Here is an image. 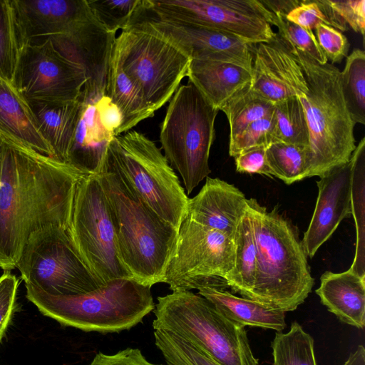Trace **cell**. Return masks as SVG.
<instances>
[{
    "mask_svg": "<svg viewBox=\"0 0 365 365\" xmlns=\"http://www.w3.org/2000/svg\"><path fill=\"white\" fill-rule=\"evenodd\" d=\"M250 84L235 94L220 108L229 122L230 141L252 123L273 114L274 104L255 93Z\"/></svg>",
    "mask_w": 365,
    "mask_h": 365,
    "instance_id": "f546056e",
    "label": "cell"
},
{
    "mask_svg": "<svg viewBox=\"0 0 365 365\" xmlns=\"http://www.w3.org/2000/svg\"><path fill=\"white\" fill-rule=\"evenodd\" d=\"M20 49L46 39L52 42L94 17L87 0H10Z\"/></svg>",
    "mask_w": 365,
    "mask_h": 365,
    "instance_id": "2e32d148",
    "label": "cell"
},
{
    "mask_svg": "<svg viewBox=\"0 0 365 365\" xmlns=\"http://www.w3.org/2000/svg\"><path fill=\"white\" fill-rule=\"evenodd\" d=\"M284 42L292 56L282 63L283 81L302 103L309 130L306 178H320L349 161L356 146V124L344 98L339 69L319 64Z\"/></svg>",
    "mask_w": 365,
    "mask_h": 365,
    "instance_id": "7a4b0ae2",
    "label": "cell"
},
{
    "mask_svg": "<svg viewBox=\"0 0 365 365\" xmlns=\"http://www.w3.org/2000/svg\"><path fill=\"white\" fill-rule=\"evenodd\" d=\"M343 365H365V348L363 345L358 346L356 350L350 354Z\"/></svg>",
    "mask_w": 365,
    "mask_h": 365,
    "instance_id": "c3c4849f",
    "label": "cell"
},
{
    "mask_svg": "<svg viewBox=\"0 0 365 365\" xmlns=\"http://www.w3.org/2000/svg\"><path fill=\"white\" fill-rule=\"evenodd\" d=\"M186 76L188 82L219 110L251 81V71L243 66L207 60L191 59Z\"/></svg>",
    "mask_w": 365,
    "mask_h": 365,
    "instance_id": "7402d4cb",
    "label": "cell"
},
{
    "mask_svg": "<svg viewBox=\"0 0 365 365\" xmlns=\"http://www.w3.org/2000/svg\"><path fill=\"white\" fill-rule=\"evenodd\" d=\"M86 76L50 39L20 49L13 85L26 100L70 102L78 99Z\"/></svg>",
    "mask_w": 365,
    "mask_h": 365,
    "instance_id": "5bb4252c",
    "label": "cell"
},
{
    "mask_svg": "<svg viewBox=\"0 0 365 365\" xmlns=\"http://www.w3.org/2000/svg\"><path fill=\"white\" fill-rule=\"evenodd\" d=\"M264 6L272 13L287 16L298 6L300 0H261Z\"/></svg>",
    "mask_w": 365,
    "mask_h": 365,
    "instance_id": "7dc6e473",
    "label": "cell"
},
{
    "mask_svg": "<svg viewBox=\"0 0 365 365\" xmlns=\"http://www.w3.org/2000/svg\"><path fill=\"white\" fill-rule=\"evenodd\" d=\"M26 101L54 158L66 163L80 115V97L70 102Z\"/></svg>",
    "mask_w": 365,
    "mask_h": 365,
    "instance_id": "cb8c5ba5",
    "label": "cell"
},
{
    "mask_svg": "<svg viewBox=\"0 0 365 365\" xmlns=\"http://www.w3.org/2000/svg\"><path fill=\"white\" fill-rule=\"evenodd\" d=\"M344 98L352 121L365 124V53L355 48L346 56L341 71Z\"/></svg>",
    "mask_w": 365,
    "mask_h": 365,
    "instance_id": "1f68e13d",
    "label": "cell"
},
{
    "mask_svg": "<svg viewBox=\"0 0 365 365\" xmlns=\"http://www.w3.org/2000/svg\"><path fill=\"white\" fill-rule=\"evenodd\" d=\"M218 111L190 82L176 90L167 108L160 141L170 165L180 174L187 195L211 173L209 156Z\"/></svg>",
    "mask_w": 365,
    "mask_h": 365,
    "instance_id": "9c48e42d",
    "label": "cell"
},
{
    "mask_svg": "<svg viewBox=\"0 0 365 365\" xmlns=\"http://www.w3.org/2000/svg\"><path fill=\"white\" fill-rule=\"evenodd\" d=\"M271 347L273 365H317L314 339L297 321L288 332L275 333Z\"/></svg>",
    "mask_w": 365,
    "mask_h": 365,
    "instance_id": "4dcf8cb0",
    "label": "cell"
},
{
    "mask_svg": "<svg viewBox=\"0 0 365 365\" xmlns=\"http://www.w3.org/2000/svg\"><path fill=\"white\" fill-rule=\"evenodd\" d=\"M234 267L233 239L185 216L163 282L173 292L225 288Z\"/></svg>",
    "mask_w": 365,
    "mask_h": 365,
    "instance_id": "7c38bea8",
    "label": "cell"
},
{
    "mask_svg": "<svg viewBox=\"0 0 365 365\" xmlns=\"http://www.w3.org/2000/svg\"><path fill=\"white\" fill-rule=\"evenodd\" d=\"M88 365H162L149 361L137 348H126L113 354L98 352Z\"/></svg>",
    "mask_w": 365,
    "mask_h": 365,
    "instance_id": "f6af8a7d",
    "label": "cell"
},
{
    "mask_svg": "<svg viewBox=\"0 0 365 365\" xmlns=\"http://www.w3.org/2000/svg\"><path fill=\"white\" fill-rule=\"evenodd\" d=\"M100 176L122 264L143 284L163 282L178 229L147 206L117 175L104 170Z\"/></svg>",
    "mask_w": 365,
    "mask_h": 365,
    "instance_id": "277c9868",
    "label": "cell"
},
{
    "mask_svg": "<svg viewBox=\"0 0 365 365\" xmlns=\"http://www.w3.org/2000/svg\"><path fill=\"white\" fill-rule=\"evenodd\" d=\"M86 175L0 131V268L16 267L32 232L48 225L68 230Z\"/></svg>",
    "mask_w": 365,
    "mask_h": 365,
    "instance_id": "6da1fadb",
    "label": "cell"
},
{
    "mask_svg": "<svg viewBox=\"0 0 365 365\" xmlns=\"http://www.w3.org/2000/svg\"><path fill=\"white\" fill-rule=\"evenodd\" d=\"M68 232L82 260L104 284L116 279L132 278L118 256L100 175H86L78 182Z\"/></svg>",
    "mask_w": 365,
    "mask_h": 365,
    "instance_id": "8fae6325",
    "label": "cell"
},
{
    "mask_svg": "<svg viewBox=\"0 0 365 365\" xmlns=\"http://www.w3.org/2000/svg\"><path fill=\"white\" fill-rule=\"evenodd\" d=\"M113 54L154 113L179 88L191 60L173 38L139 19L116 37Z\"/></svg>",
    "mask_w": 365,
    "mask_h": 365,
    "instance_id": "ba28073f",
    "label": "cell"
},
{
    "mask_svg": "<svg viewBox=\"0 0 365 365\" xmlns=\"http://www.w3.org/2000/svg\"><path fill=\"white\" fill-rule=\"evenodd\" d=\"M314 30L317 42L331 64L340 63L346 58L350 44L344 34L323 23L318 24Z\"/></svg>",
    "mask_w": 365,
    "mask_h": 365,
    "instance_id": "60d3db41",
    "label": "cell"
},
{
    "mask_svg": "<svg viewBox=\"0 0 365 365\" xmlns=\"http://www.w3.org/2000/svg\"><path fill=\"white\" fill-rule=\"evenodd\" d=\"M0 131L54 158L27 101L12 83L0 77Z\"/></svg>",
    "mask_w": 365,
    "mask_h": 365,
    "instance_id": "603a6c76",
    "label": "cell"
},
{
    "mask_svg": "<svg viewBox=\"0 0 365 365\" xmlns=\"http://www.w3.org/2000/svg\"><path fill=\"white\" fill-rule=\"evenodd\" d=\"M79 97L80 115L66 163L86 175H100L104 170L108 145L115 136L100 122L98 100H92L82 92Z\"/></svg>",
    "mask_w": 365,
    "mask_h": 365,
    "instance_id": "ffe728a7",
    "label": "cell"
},
{
    "mask_svg": "<svg viewBox=\"0 0 365 365\" xmlns=\"http://www.w3.org/2000/svg\"><path fill=\"white\" fill-rule=\"evenodd\" d=\"M264 146L250 148L235 157L236 170L242 173L259 174L272 177Z\"/></svg>",
    "mask_w": 365,
    "mask_h": 365,
    "instance_id": "7bdbcfd3",
    "label": "cell"
},
{
    "mask_svg": "<svg viewBox=\"0 0 365 365\" xmlns=\"http://www.w3.org/2000/svg\"><path fill=\"white\" fill-rule=\"evenodd\" d=\"M19 279L10 270L0 275V343L17 309Z\"/></svg>",
    "mask_w": 365,
    "mask_h": 365,
    "instance_id": "ab89813d",
    "label": "cell"
},
{
    "mask_svg": "<svg viewBox=\"0 0 365 365\" xmlns=\"http://www.w3.org/2000/svg\"><path fill=\"white\" fill-rule=\"evenodd\" d=\"M197 290V294L210 301L225 317L241 327H260L277 331H282L286 327L283 311L237 297L225 288L204 287Z\"/></svg>",
    "mask_w": 365,
    "mask_h": 365,
    "instance_id": "d4e9b609",
    "label": "cell"
},
{
    "mask_svg": "<svg viewBox=\"0 0 365 365\" xmlns=\"http://www.w3.org/2000/svg\"><path fill=\"white\" fill-rule=\"evenodd\" d=\"M16 267L25 285L54 296L86 294L106 285L82 260L68 230L56 225L29 235Z\"/></svg>",
    "mask_w": 365,
    "mask_h": 365,
    "instance_id": "30bf717a",
    "label": "cell"
},
{
    "mask_svg": "<svg viewBox=\"0 0 365 365\" xmlns=\"http://www.w3.org/2000/svg\"><path fill=\"white\" fill-rule=\"evenodd\" d=\"M286 19L305 29L313 31L319 24H327L317 0H302L300 4L292 10Z\"/></svg>",
    "mask_w": 365,
    "mask_h": 365,
    "instance_id": "b9f144b4",
    "label": "cell"
},
{
    "mask_svg": "<svg viewBox=\"0 0 365 365\" xmlns=\"http://www.w3.org/2000/svg\"><path fill=\"white\" fill-rule=\"evenodd\" d=\"M274 143L308 148L309 130L302 103L292 96L274 103Z\"/></svg>",
    "mask_w": 365,
    "mask_h": 365,
    "instance_id": "d6a6232c",
    "label": "cell"
},
{
    "mask_svg": "<svg viewBox=\"0 0 365 365\" xmlns=\"http://www.w3.org/2000/svg\"><path fill=\"white\" fill-rule=\"evenodd\" d=\"M315 291L322 304L341 322L362 329L365 326V277L349 269L325 272Z\"/></svg>",
    "mask_w": 365,
    "mask_h": 365,
    "instance_id": "44dd1931",
    "label": "cell"
},
{
    "mask_svg": "<svg viewBox=\"0 0 365 365\" xmlns=\"http://www.w3.org/2000/svg\"><path fill=\"white\" fill-rule=\"evenodd\" d=\"M20 48L10 0H0V77L13 84Z\"/></svg>",
    "mask_w": 365,
    "mask_h": 365,
    "instance_id": "d590c367",
    "label": "cell"
},
{
    "mask_svg": "<svg viewBox=\"0 0 365 365\" xmlns=\"http://www.w3.org/2000/svg\"><path fill=\"white\" fill-rule=\"evenodd\" d=\"M340 16L354 31L364 36L365 0L330 1Z\"/></svg>",
    "mask_w": 365,
    "mask_h": 365,
    "instance_id": "ee69618b",
    "label": "cell"
},
{
    "mask_svg": "<svg viewBox=\"0 0 365 365\" xmlns=\"http://www.w3.org/2000/svg\"><path fill=\"white\" fill-rule=\"evenodd\" d=\"M25 286L26 298L42 314L84 331L105 334L130 329L155 307L151 287L133 278L116 279L78 295L54 296Z\"/></svg>",
    "mask_w": 365,
    "mask_h": 365,
    "instance_id": "5b68a950",
    "label": "cell"
},
{
    "mask_svg": "<svg viewBox=\"0 0 365 365\" xmlns=\"http://www.w3.org/2000/svg\"><path fill=\"white\" fill-rule=\"evenodd\" d=\"M247 210L257 249L255 281L247 299L284 312L294 311L314 284L298 230L277 207L268 211L250 198Z\"/></svg>",
    "mask_w": 365,
    "mask_h": 365,
    "instance_id": "3957f363",
    "label": "cell"
},
{
    "mask_svg": "<svg viewBox=\"0 0 365 365\" xmlns=\"http://www.w3.org/2000/svg\"><path fill=\"white\" fill-rule=\"evenodd\" d=\"M274 118L273 114L250 124L229 143V154L235 158L250 148L274 143Z\"/></svg>",
    "mask_w": 365,
    "mask_h": 365,
    "instance_id": "f35d334b",
    "label": "cell"
},
{
    "mask_svg": "<svg viewBox=\"0 0 365 365\" xmlns=\"http://www.w3.org/2000/svg\"><path fill=\"white\" fill-rule=\"evenodd\" d=\"M104 170L117 175L147 206L179 229L189 198L153 141L135 130L115 136L108 145Z\"/></svg>",
    "mask_w": 365,
    "mask_h": 365,
    "instance_id": "8992f818",
    "label": "cell"
},
{
    "mask_svg": "<svg viewBox=\"0 0 365 365\" xmlns=\"http://www.w3.org/2000/svg\"><path fill=\"white\" fill-rule=\"evenodd\" d=\"M351 160L335 167L317 181L318 195L309 226L302 243L309 258L332 235L340 222L351 215Z\"/></svg>",
    "mask_w": 365,
    "mask_h": 365,
    "instance_id": "ac0fdd59",
    "label": "cell"
},
{
    "mask_svg": "<svg viewBox=\"0 0 365 365\" xmlns=\"http://www.w3.org/2000/svg\"><path fill=\"white\" fill-rule=\"evenodd\" d=\"M143 0H87L96 19L108 31L116 34L134 20Z\"/></svg>",
    "mask_w": 365,
    "mask_h": 365,
    "instance_id": "8d00e7d4",
    "label": "cell"
},
{
    "mask_svg": "<svg viewBox=\"0 0 365 365\" xmlns=\"http://www.w3.org/2000/svg\"><path fill=\"white\" fill-rule=\"evenodd\" d=\"M177 42L191 59L227 62L251 71V44L232 34L197 24L165 16L143 4L135 16Z\"/></svg>",
    "mask_w": 365,
    "mask_h": 365,
    "instance_id": "9a60e30c",
    "label": "cell"
},
{
    "mask_svg": "<svg viewBox=\"0 0 365 365\" xmlns=\"http://www.w3.org/2000/svg\"><path fill=\"white\" fill-rule=\"evenodd\" d=\"M352 168L351 210L356 225V251L349 269L365 277V138H362L350 158Z\"/></svg>",
    "mask_w": 365,
    "mask_h": 365,
    "instance_id": "f1b7e54d",
    "label": "cell"
},
{
    "mask_svg": "<svg viewBox=\"0 0 365 365\" xmlns=\"http://www.w3.org/2000/svg\"><path fill=\"white\" fill-rule=\"evenodd\" d=\"M272 14L271 25L277 28V34L279 37L297 49L307 53L319 64L324 65L327 63L328 60L320 48L313 31L305 29L289 21L286 16Z\"/></svg>",
    "mask_w": 365,
    "mask_h": 365,
    "instance_id": "74e56055",
    "label": "cell"
},
{
    "mask_svg": "<svg viewBox=\"0 0 365 365\" xmlns=\"http://www.w3.org/2000/svg\"><path fill=\"white\" fill-rule=\"evenodd\" d=\"M153 329L173 333L198 346L220 365H258L247 332L207 299L192 291L158 297Z\"/></svg>",
    "mask_w": 365,
    "mask_h": 365,
    "instance_id": "52a82bcc",
    "label": "cell"
},
{
    "mask_svg": "<svg viewBox=\"0 0 365 365\" xmlns=\"http://www.w3.org/2000/svg\"><path fill=\"white\" fill-rule=\"evenodd\" d=\"M96 108L101 125L115 136L116 130L123 123V115L120 109L106 95L101 96L96 101Z\"/></svg>",
    "mask_w": 365,
    "mask_h": 365,
    "instance_id": "bcb514c9",
    "label": "cell"
},
{
    "mask_svg": "<svg viewBox=\"0 0 365 365\" xmlns=\"http://www.w3.org/2000/svg\"><path fill=\"white\" fill-rule=\"evenodd\" d=\"M233 242L235 267L226 284L247 299L255 284L257 268V249L248 210L238 225Z\"/></svg>",
    "mask_w": 365,
    "mask_h": 365,
    "instance_id": "4316f807",
    "label": "cell"
},
{
    "mask_svg": "<svg viewBox=\"0 0 365 365\" xmlns=\"http://www.w3.org/2000/svg\"><path fill=\"white\" fill-rule=\"evenodd\" d=\"M106 95L118 106L123 115V123L115 136L126 133L142 120L154 115L139 87L123 71L113 53L108 67Z\"/></svg>",
    "mask_w": 365,
    "mask_h": 365,
    "instance_id": "484cf974",
    "label": "cell"
},
{
    "mask_svg": "<svg viewBox=\"0 0 365 365\" xmlns=\"http://www.w3.org/2000/svg\"><path fill=\"white\" fill-rule=\"evenodd\" d=\"M266 158L272 176L291 185L306 178L307 148L282 142L270 144Z\"/></svg>",
    "mask_w": 365,
    "mask_h": 365,
    "instance_id": "836d02e7",
    "label": "cell"
},
{
    "mask_svg": "<svg viewBox=\"0 0 365 365\" xmlns=\"http://www.w3.org/2000/svg\"><path fill=\"white\" fill-rule=\"evenodd\" d=\"M115 38L116 34L108 31L93 17L67 36L52 42L63 56L83 68L86 82L82 93L91 99L97 101L106 95Z\"/></svg>",
    "mask_w": 365,
    "mask_h": 365,
    "instance_id": "e0dca14e",
    "label": "cell"
},
{
    "mask_svg": "<svg viewBox=\"0 0 365 365\" xmlns=\"http://www.w3.org/2000/svg\"><path fill=\"white\" fill-rule=\"evenodd\" d=\"M165 365H220L198 346L170 331L153 329Z\"/></svg>",
    "mask_w": 365,
    "mask_h": 365,
    "instance_id": "e575fe53",
    "label": "cell"
},
{
    "mask_svg": "<svg viewBox=\"0 0 365 365\" xmlns=\"http://www.w3.org/2000/svg\"><path fill=\"white\" fill-rule=\"evenodd\" d=\"M158 14L197 24L235 36L249 44L275 36L272 14L261 0H143Z\"/></svg>",
    "mask_w": 365,
    "mask_h": 365,
    "instance_id": "4fadbf2b",
    "label": "cell"
},
{
    "mask_svg": "<svg viewBox=\"0 0 365 365\" xmlns=\"http://www.w3.org/2000/svg\"><path fill=\"white\" fill-rule=\"evenodd\" d=\"M251 89L273 104L294 96L282 80L269 41L251 44Z\"/></svg>",
    "mask_w": 365,
    "mask_h": 365,
    "instance_id": "83f0119b",
    "label": "cell"
},
{
    "mask_svg": "<svg viewBox=\"0 0 365 365\" xmlns=\"http://www.w3.org/2000/svg\"><path fill=\"white\" fill-rule=\"evenodd\" d=\"M247 200L234 185L207 177L199 192L189 198L186 216L233 239L247 212Z\"/></svg>",
    "mask_w": 365,
    "mask_h": 365,
    "instance_id": "d6986e66",
    "label": "cell"
}]
</instances>
